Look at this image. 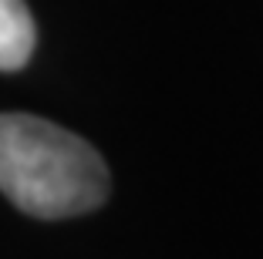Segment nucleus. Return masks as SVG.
<instances>
[{
  "mask_svg": "<svg viewBox=\"0 0 263 259\" xmlns=\"http://www.w3.org/2000/svg\"><path fill=\"white\" fill-rule=\"evenodd\" d=\"M0 192L34 219H71L108 195V168L85 138L34 114H0Z\"/></svg>",
  "mask_w": 263,
  "mask_h": 259,
  "instance_id": "nucleus-1",
  "label": "nucleus"
},
{
  "mask_svg": "<svg viewBox=\"0 0 263 259\" xmlns=\"http://www.w3.org/2000/svg\"><path fill=\"white\" fill-rule=\"evenodd\" d=\"M34 41V17L24 0H0V71H17L31 61Z\"/></svg>",
  "mask_w": 263,
  "mask_h": 259,
  "instance_id": "nucleus-2",
  "label": "nucleus"
}]
</instances>
